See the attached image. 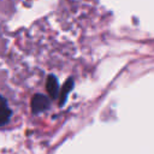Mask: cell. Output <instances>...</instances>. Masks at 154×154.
Instances as JSON below:
<instances>
[{
    "instance_id": "1",
    "label": "cell",
    "mask_w": 154,
    "mask_h": 154,
    "mask_svg": "<svg viewBox=\"0 0 154 154\" xmlns=\"http://www.w3.org/2000/svg\"><path fill=\"white\" fill-rule=\"evenodd\" d=\"M49 105H51V101L46 95L36 94L31 99V111H32V113L43 112L49 107Z\"/></svg>"
},
{
    "instance_id": "2",
    "label": "cell",
    "mask_w": 154,
    "mask_h": 154,
    "mask_svg": "<svg viewBox=\"0 0 154 154\" xmlns=\"http://www.w3.org/2000/svg\"><path fill=\"white\" fill-rule=\"evenodd\" d=\"M46 90L48 93V95L52 97V99H55L58 96V93H59V85H58V81L57 78L51 75L47 77V81H46Z\"/></svg>"
},
{
    "instance_id": "3",
    "label": "cell",
    "mask_w": 154,
    "mask_h": 154,
    "mask_svg": "<svg viewBox=\"0 0 154 154\" xmlns=\"http://www.w3.org/2000/svg\"><path fill=\"white\" fill-rule=\"evenodd\" d=\"M72 87H73V79H72V78H69V79L65 82V84H64V87L61 88L60 94H59V97H60L59 103H60V106H64V103L66 102L67 95H69V93L72 90Z\"/></svg>"
},
{
    "instance_id": "4",
    "label": "cell",
    "mask_w": 154,
    "mask_h": 154,
    "mask_svg": "<svg viewBox=\"0 0 154 154\" xmlns=\"http://www.w3.org/2000/svg\"><path fill=\"white\" fill-rule=\"evenodd\" d=\"M12 116V111L10 109V107L7 106V101L5 97H2V103H1V112H0V118H1V125L5 126Z\"/></svg>"
}]
</instances>
